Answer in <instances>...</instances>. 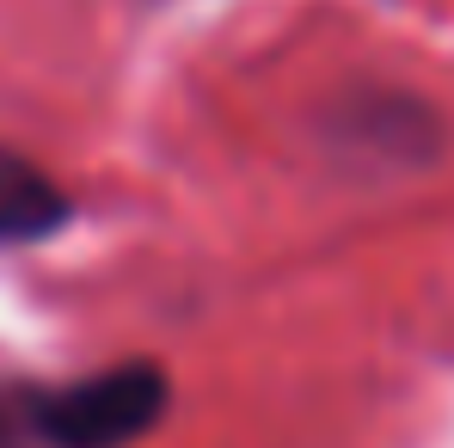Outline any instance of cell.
<instances>
[{"label": "cell", "instance_id": "1", "mask_svg": "<svg viewBox=\"0 0 454 448\" xmlns=\"http://www.w3.org/2000/svg\"><path fill=\"white\" fill-rule=\"evenodd\" d=\"M166 412V374L153 363L86 374L62 393H31V424L37 443L50 448H123L148 436Z\"/></svg>", "mask_w": 454, "mask_h": 448}, {"label": "cell", "instance_id": "2", "mask_svg": "<svg viewBox=\"0 0 454 448\" xmlns=\"http://www.w3.org/2000/svg\"><path fill=\"white\" fill-rule=\"evenodd\" d=\"M68 222V197L56 191V178H43L31 160L0 148V246L12 240H43Z\"/></svg>", "mask_w": 454, "mask_h": 448}, {"label": "cell", "instance_id": "3", "mask_svg": "<svg viewBox=\"0 0 454 448\" xmlns=\"http://www.w3.org/2000/svg\"><path fill=\"white\" fill-rule=\"evenodd\" d=\"M37 424H31V393H0V448H31Z\"/></svg>", "mask_w": 454, "mask_h": 448}]
</instances>
